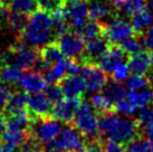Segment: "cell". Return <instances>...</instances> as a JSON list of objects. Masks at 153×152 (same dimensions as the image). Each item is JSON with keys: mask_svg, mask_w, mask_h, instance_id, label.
<instances>
[{"mask_svg": "<svg viewBox=\"0 0 153 152\" xmlns=\"http://www.w3.org/2000/svg\"><path fill=\"white\" fill-rule=\"evenodd\" d=\"M22 89L28 93H40L48 89V82L46 80L45 76L42 73H38L36 71L28 69L20 80Z\"/></svg>", "mask_w": 153, "mask_h": 152, "instance_id": "16", "label": "cell"}, {"mask_svg": "<svg viewBox=\"0 0 153 152\" xmlns=\"http://www.w3.org/2000/svg\"><path fill=\"white\" fill-rule=\"evenodd\" d=\"M68 26L73 31L79 33L89 19L88 0H75L68 2L64 7Z\"/></svg>", "mask_w": 153, "mask_h": 152, "instance_id": "6", "label": "cell"}, {"mask_svg": "<svg viewBox=\"0 0 153 152\" xmlns=\"http://www.w3.org/2000/svg\"><path fill=\"white\" fill-rule=\"evenodd\" d=\"M53 18L51 13L36 9L29 15L28 25L19 35V39L33 47H42L53 42Z\"/></svg>", "mask_w": 153, "mask_h": 152, "instance_id": "2", "label": "cell"}, {"mask_svg": "<svg viewBox=\"0 0 153 152\" xmlns=\"http://www.w3.org/2000/svg\"><path fill=\"white\" fill-rule=\"evenodd\" d=\"M85 140L73 124H66L58 136L51 144L64 152H78L84 145Z\"/></svg>", "mask_w": 153, "mask_h": 152, "instance_id": "7", "label": "cell"}, {"mask_svg": "<svg viewBox=\"0 0 153 152\" xmlns=\"http://www.w3.org/2000/svg\"><path fill=\"white\" fill-rule=\"evenodd\" d=\"M144 46L153 51V25L149 28V30L144 34Z\"/></svg>", "mask_w": 153, "mask_h": 152, "instance_id": "45", "label": "cell"}, {"mask_svg": "<svg viewBox=\"0 0 153 152\" xmlns=\"http://www.w3.org/2000/svg\"><path fill=\"white\" fill-rule=\"evenodd\" d=\"M152 85V77L146 75H133L128 76L126 80V86L131 91L145 89Z\"/></svg>", "mask_w": 153, "mask_h": 152, "instance_id": "31", "label": "cell"}, {"mask_svg": "<svg viewBox=\"0 0 153 152\" xmlns=\"http://www.w3.org/2000/svg\"><path fill=\"white\" fill-rule=\"evenodd\" d=\"M114 109L120 113L126 114V115L134 114L137 111V109L132 104V102L126 96L119 100L116 103H114Z\"/></svg>", "mask_w": 153, "mask_h": 152, "instance_id": "37", "label": "cell"}, {"mask_svg": "<svg viewBox=\"0 0 153 152\" xmlns=\"http://www.w3.org/2000/svg\"><path fill=\"white\" fill-rule=\"evenodd\" d=\"M78 34L81 35L85 40H88L91 38H94L102 34V28H101V25L98 22L89 19L87 21V24L82 28V30Z\"/></svg>", "mask_w": 153, "mask_h": 152, "instance_id": "34", "label": "cell"}, {"mask_svg": "<svg viewBox=\"0 0 153 152\" xmlns=\"http://www.w3.org/2000/svg\"><path fill=\"white\" fill-rule=\"evenodd\" d=\"M81 73L86 83V89L91 93L101 91L108 82L106 73L96 64H85Z\"/></svg>", "mask_w": 153, "mask_h": 152, "instance_id": "12", "label": "cell"}, {"mask_svg": "<svg viewBox=\"0 0 153 152\" xmlns=\"http://www.w3.org/2000/svg\"><path fill=\"white\" fill-rule=\"evenodd\" d=\"M66 76H68L67 58L63 59L55 65H53L45 73V78L48 82V84H59Z\"/></svg>", "mask_w": 153, "mask_h": 152, "instance_id": "24", "label": "cell"}, {"mask_svg": "<svg viewBox=\"0 0 153 152\" xmlns=\"http://www.w3.org/2000/svg\"><path fill=\"white\" fill-rule=\"evenodd\" d=\"M142 36L140 35H132L128 37L124 38L122 40L119 42V45L123 48L125 53L130 55H135L140 51H143V47H144V40L141 42L140 38Z\"/></svg>", "mask_w": 153, "mask_h": 152, "instance_id": "27", "label": "cell"}, {"mask_svg": "<svg viewBox=\"0 0 153 152\" xmlns=\"http://www.w3.org/2000/svg\"><path fill=\"white\" fill-rule=\"evenodd\" d=\"M112 6L114 7L115 10H122L125 4V1L126 0H110Z\"/></svg>", "mask_w": 153, "mask_h": 152, "instance_id": "47", "label": "cell"}, {"mask_svg": "<svg viewBox=\"0 0 153 152\" xmlns=\"http://www.w3.org/2000/svg\"><path fill=\"white\" fill-rule=\"evenodd\" d=\"M149 57H150V63H151V66L153 67V51H151Z\"/></svg>", "mask_w": 153, "mask_h": 152, "instance_id": "51", "label": "cell"}, {"mask_svg": "<svg viewBox=\"0 0 153 152\" xmlns=\"http://www.w3.org/2000/svg\"><path fill=\"white\" fill-rule=\"evenodd\" d=\"M36 4H37L38 9L53 13L59 9L64 8L66 2L65 0H36Z\"/></svg>", "mask_w": 153, "mask_h": 152, "instance_id": "35", "label": "cell"}, {"mask_svg": "<svg viewBox=\"0 0 153 152\" xmlns=\"http://www.w3.org/2000/svg\"><path fill=\"white\" fill-rule=\"evenodd\" d=\"M150 152H153V148H152V149H151V150H150Z\"/></svg>", "mask_w": 153, "mask_h": 152, "instance_id": "53", "label": "cell"}, {"mask_svg": "<svg viewBox=\"0 0 153 152\" xmlns=\"http://www.w3.org/2000/svg\"><path fill=\"white\" fill-rule=\"evenodd\" d=\"M9 8L6 6V4L0 0V19H6L7 18V15H8Z\"/></svg>", "mask_w": 153, "mask_h": 152, "instance_id": "46", "label": "cell"}, {"mask_svg": "<svg viewBox=\"0 0 153 152\" xmlns=\"http://www.w3.org/2000/svg\"><path fill=\"white\" fill-rule=\"evenodd\" d=\"M54 103L49 100L47 94L44 92L33 93L29 95L27 109L33 118H48L51 116Z\"/></svg>", "mask_w": 153, "mask_h": 152, "instance_id": "14", "label": "cell"}, {"mask_svg": "<svg viewBox=\"0 0 153 152\" xmlns=\"http://www.w3.org/2000/svg\"><path fill=\"white\" fill-rule=\"evenodd\" d=\"M146 9H148V0H126L122 10L128 16H133L135 13L144 11Z\"/></svg>", "mask_w": 153, "mask_h": 152, "instance_id": "33", "label": "cell"}, {"mask_svg": "<svg viewBox=\"0 0 153 152\" xmlns=\"http://www.w3.org/2000/svg\"><path fill=\"white\" fill-rule=\"evenodd\" d=\"M98 129L102 136L124 144L140 134V123L136 118H121L114 111L100 114Z\"/></svg>", "mask_w": 153, "mask_h": 152, "instance_id": "1", "label": "cell"}, {"mask_svg": "<svg viewBox=\"0 0 153 152\" xmlns=\"http://www.w3.org/2000/svg\"><path fill=\"white\" fill-rule=\"evenodd\" d=\"M101 28H102V34L108 39L111 44H115L124 38L135 34L130 22L117 17L112 19L106 24L101 25Z\"/></svg>", "mask_w": 153, "mask_h": 152, "instance_id": "11", "label": "cell"}, {"mask_svg": "<svg viewBox=\"0 0 153 152\" xmlns=\"http://www.w3.org/2000/svg\"><path fill=\"white\" fill-rule=\"evenodd\" d=\"M38 56V49L18 39L0 55V65H17L22 69H31Z\"/></svg>", "mask_w": 153, "mask_h": 152, "instance_id": "3", "label": "cell"}, {"mask_svg": "<svg viewBox=\"0 0 153 152\" xmlns=\"http://www.w3.org/2000/svg\"><path fill=\"white\" fill-rule=\"evenodd\" d=\"M82 97H66L54 104L51 116L65 124H73L77 112L81 107Z\"/></svg>", "mask_w": 153, "mask_h": 152, "instance_id": "8", "label": "cell"}, {"mask_svg": "<svg viewBox=\"0 0 153 152\" xmlns=\"http://www.w3.org/2000/svg\"><path fill=\"white\" fill-rule=\"evenodd\" d=\"M39 57L44 59L47 64H49L51 66L57 64L58 62L65 59V55L63 51H60L59 46L56 40L54 42H49L48 44L44 45V46L38 48Z\"/></svg>", "mask_w": 153, "mask_h": 152, "instance_id": "20", "label": "cell"}, {"mask_svg": "<svg viewBox=\"0 0 153 152\" xmlns=\"http://www.w3.org/2000/svg\"><path fill=\"white\" fill-rule=\"evenodd\" d=\"M152 148H153V147H152Z\"/></svg>", "mask_w": 153, "mask_h": 152, "instance_id": "54", "label": "cell"}, {"mask_svg": "<svg viewBox=\"0 0 153 152\" xmlns=\"http://www.w3.org/2000/svg\"><path fill=\"white\" fill-rule=\"evenodd\" d=\"M78 152H103L101 141L92 142V143H86Z\"/></svg>", "mask_w": 153, "mask_h": 152, "instance_id": "43", "label": "cell"}, {"mask_svg": "<svg viewBox=\"0 0 153 152\" xmlns=\"http://www.w3.org/2000/svg\"><path fill=\"white\" fill-rule=\"evenodd\" d=\"M126 97L132 102V104L136 109H143L151 104L153 101V93L149 89H140V91H130L126 94Z\"/></svg>", "mask_w": 153, "mask_h": 152, "instance_id": "26", "label": "cell"}, {"mask_svg": "<svg viewBox=\"0 0 153 152\" xmlns=\"http://www.w3.org/2000/svg\"><path fill=\"white\" fill-rule=\"evenodd\" d=\"M72 1H75V0H65L66 4H67V2H72Z\"/></svg>", "mask_w": 153, "mask_h": 152, "instance_id": "52", "label": "cell"}, {"mask_svg": "<svg viewBox=\"0 0 153 152\" xmlns=\"http://www.w3.org/2000/svg\"><path fill=\"white\" fill-rule=\"evenodd\" d=\"M128 66L132 74L134 75H146L149 73L150 57L146 51H140L135 55H130L128 57Z\"/></svg>", "mask_w": 153, "mask_h": 152, "instance_id": "19", "label": "cell"}, {"mask_svg": "<svg viewBox=\"0 0 153 152\" xmlns=\"http://www.w3.org/2000/svg\"><path fill=\"white\" fill-rule=\"evenodd\" d=\"M116 18V10L112 6L111 1L94 0L89 4V19L98 24H106Z\"/></svg>", "mask_w": 153, "mask_h": 152, "instance_id": "15", "label": "cell"}, {"mask_svg": "<svg viewBox=\"0 0 153 152\" xmlns=\"http://www.w3.org/2000/svg\"><path fill=\"white\" fill-rule=\"evenodd\" d=\"M103 152H125V145L115 140L107 139L104 142H101Z\"/></svg>", "mask_w": 153, "mask_h": 152, "instance_id": "38", "label": "cell"}, {"mask_svg": "<svg viewBox=\"0 0 153 152\" xmlns=\"http://www.w3.org/2000/svg\"><path fill=\"white\" fill-rule=\"evenodd\" d=\"M28 20H29L28 15L22 13H17V11H11V10L8 13L7 18H6L9 29L19 35L22 34V31L25 30L26 27H27Z\"/></svg>", "mask_w": 153, "mask_h": 152, "instance_id": "25", "label": "cell"}, {"mask_svg": "<svg viewBox=\"0 0 153 152\" xmlns=\"http://www.w3.org/2000/svg\"><path fill=\"white\" fill-rule=\"evenodd\" d=\"M143 134L145 139L149 140V142L153 147V120L143 124Z\"/></svg>", "mask_w": 153, "mask_h": 152, "instance_id": "44", "label": "cell"}, {"mask_svg": "<svg viewBox=\"0 0 153 152\" xmlns=\"http://www.w3.org/2000/svg\"><path fill=\"white\" fill-rule=\"evenodd\" d=\"M91 104L94 107V110L97 113H107V112H113L114 109V103L111 101L110 98L105 94H95L91 98Z\"/></svg>", "mask_w": 153, "mask_h": 152, "instance_id": "29", "label": "cell"}, {"mask_svg": "<svg viewBox=\"0 0 153 152\" xmlns=\"http://www.w3.org/2000/svg\"><path fill=\"white\" fill-rule=\"evenodd\" d=\"M24 69L17 65H0V83L15 85L20 83Z\"/></svg>", "mask_w": 153, "mask_h": 152, "instance_id": "22", "label": "cell"}, {"mask_svg": "<svg viewBox=\"0 0 153 152\" xmlns=\"http://www.w3.org/2000/svg\"><path fill=\"white\" fill-rule=\"evenodd\" d=\"M56 42L68 58H78V56L83 54L85 47V39L76 31H67L56 38Z\"/></svg>", "mask_w": 153, "mask_h": 152, "instance_id": "9", "label": "cell"}, {"mask_svg": "<svg viewBox=\"0 0 153 152\" xmlns=\"http://www.w3.org/2000/svg\"><path fill=\"white\" fill-rule=\"evenodd\" d=\"M28 100H29V93L26 92L25 89L15 91L9 97L7 104L2 110L4 111L2 113L4 114V116H9L16 112L25 110V109H27Z\"/></svg>", "mask_w": 153, "mask_h": 152, "instance_id": "18", "label": "cell"}, {"mask_svg": "<svg viewBox=\"0 0 153 152\" xmlns=\"http://www.w3.org/2000/svg\"><path fill=\"white\" fill-rule=\"evenodd\" d=\"M7 127V120L4 113H0V134H2Z\"/></svg>", "mask_w": 153, "mask_h": 152, "instance_id": "48", "label": "cell"}, {"mask_svg": "<svg viewBox=\"0 0 153 152\" xmlns=\"http://www.w3.org/2000/svg\"><path fill=\"white\" fill-rule=\"evenodd\" d=\"M0 152H16V151H15V150H13V149L7 148V147H4V144L0 143Z\"/></svg>", "mask_w": 153, "mask_h": 152, "instance_id": "50", "label": "cell"}, {"mask_svg": "<svg viewBox=\"0 0 153 152\" xmlns=\"http://www.w3.org/2000/svg\"><path fill=\"white\" fill-rule=\"evenodd\" d=\"M19 152H44V147L30 133L26 141L19 148Z\"/></svg>", "mask_w": 153, "mask_h": 152, "instance_id": "36", "label": "cell"}, {"mask_svg": "<svg viewBox=\"0 0 153 152\" xmlns=\"http://www.w3.org/2000/svg\"><path fill=\"white\" fill-rule=\"evenodd\" d=\"M110 46L111 42H108V39L103 34L98 35L96 37L86 40L83 54L78 59L81 63L84 64H96L98 58L108 49Z\"/></svg>", "mask_w": 153, "mask_h": 152, "instance_id": "10", "label": "cell"}, {"mask_svg": "<svg viewBox=\"0 0 153 152\" xmlns=\"http://www.w3.org/2000/svg\"><path fill=\"white\" fill-rule=\"evenodd\" d=\"M128 73H130V69H128V64L122 63L115 67V69L112 73V76H113V80H114L123 82V80H128Z\"/></svg>", "mask_w": 153, "mask_h": 152, "instance_id": "40", "label": "cell"}, {"mask_svg": "<svg viewBox=\"0 0 153 152\" xmlns=\"http://www.w3.org/2000/svg\"><path fill=\"white\" fill-rule=\"evenodd\" d=\"M152 144L143 135H137L125 145V152H150Z\"/></svg>", "mask_w": 153, "mask_h": 152, "instance_id": "32", "label": "cell"}, {"mask_svg": "<svg viewBox=\"0 0 153 152\" xmlns=\"http://www.w3.org/2000/svg\"><path fill=\"white\" fill-rule=\"evenodd\" d=\"M44 152H64V151L58 148H56L54 145H51V143H48L46 144V148L44 149Z\"/></svg>", "mask_w": 153, "mask_h": 152, "instance_id": "49", "label": "cell"}, {"mask_svg": "<svg viewBox=\"0 0 153 152\" xmlns=\"http://www.w3.org/2000/svg\"><path fill=\"white\" fill-rule=\"evenodd\" d=\"M104 94H105L113 103H116L119 100L126 96L128 93H126V91H125V87L121 84V82H117V80H110V82H107L106 85L104 86Z\"/></svg>", "mask_w": 153, "mask_h": 152, "instance_id": "28", "label": "cell"}, {"mask_svg": "<svg viewBox=\"0 0 153 152\" xmlns=\"http://www.w3.org/2000/svg\"><path fill=\"white\" fill-rule=\"evenodd\" d=\"M11 93H13V91H11L10 86L0 83V110H4Z\"/></svg>", "mask_w": 153, "mask_h": 152, "instance_id": "41", "label": "cell"}, {"mask_svg": "<svg viewBox=\"0 0 153 152\" xmlns=\"http://www.w3.org/2000/svg\"><path fill=\"white\" fill-rule=\"evenodd\" d=\"M140 124H144L146 122H150L153 120V109L152 107H143L137 114V118H136Z\"/></svg>", "mask_w": 153, "mask_h": 152, "instance_id": "42", "label": "cell"}, {"mask_svg": "<svg viewBox=\"0 0 153 152\" xmlns=\"http://www.w3.org/2000/svg\"><path fill=\"white\" fill-rule=\"evenodd\" d=\"M60 131H62L60 121L54 118L53 116L35 118L30 127L31 135L43 145L54 141L58 136Z\"/></svg>", "mask_w": 153, "mask_h": 152, "instance_id": "5", "label": "cell"}, {"mask_svg": "<svg viewBox=\"0 0 153 152\" xmlns=\"http://www.w3.org/2000/svg\"><path fill=\"white\" fill-rule=\"evenodd\" d=\"M73 125L79 131L85 143L98 142L100 141V129H98L97 112L94 110L91 103L83 102L77 112Z\"/></svg>", "mask_w": 153, "mask_h": 152, "instance_id": "4", "label": "cell"}, {"mask_svg": "<svg viewBox=\"0 0 153 152\" xmlns=\"http://www.w3.org/2000/svg\"><path fill=\"white\" fill-rule=\"evenodd\" d=\"M131 17V25L133 27V30L136 35H140V36H143L145 30L151 27L153 24V15L148 9L139 13H135Z\"/></svg>", "mask_w": 153, "mask_h": 152, "instance_id": "23", "label": "cell"}, {"mask_svg": "<svg viewBox=\"0 0 153 152\" xmlns=\"http://www.w3.org/2000/svg\"><path fill=\"white\" fill-rule=\"evenodd\" d=\"M9 10L30 15L37 9L36 0H10L9 1Z\"/></svg>", "mask_w": 153, "mask_h": 152, "instance_id": "30", "label": "cell"}, {"mask_svg": "<svg viewBox=\"0 0 153 152\" xmlns=\"http://www.w3.org/2000/svg\"><path fill=\"white\" fill-rule=\"evenodd\" d=\"M46 91L47 96L49 97V100L54 104L58 103L64 98V93H63V89H62L59 84H51Z\"/></svg>", "mask_w": 153, "mask_h": 152, "instance_id": "39", "label": "cell"}, {"mask_svg": "<svg viewBox=\"0 0 153 152\" xmlns=\"http://www.w3.org/2000/svg\"><path fill=\"white\" fill-rule=\"evenodd\" d=\"M59 85L63 89L64 96L66 97H82L87 89L83 76L79 75L66 76Z\"/></svg>", "mask_w": 153, "mask_h": 152, "instance_id": "17", "label": "cell"}, {"mask_svg": "<svg viewBox=\"0 0 153 152\" xmlns=\"http://www.w3.org/2000/svg\"><path fill=\"white\" fill-rule=\"evenodd\" d=\"M29 134L30 130L29 131H15V130L6 129L4 133L0 134V143L9 149L16 150L22 147V144L25 142Z\"/></svg>", "mask_w": 153, "mask_h": 152, "instance_id": "21", "label": "cell"}, {"mask_svg": "<svg viewBox=\"0 0 153 152\" xmlns=\"http://www.w3.org/2000/svg\"><path fill=\"white\" fill-rule=\"evenodd\" d=\"M126 56L128 55L120 45L111 44L108 49L98 58L96 65L102 68L106 74H112L117 65L124 63Z\"/></svg>", "mask_w": 153, "mask_h": 152, "instance_id": "13", "label": "cell"}]
</instances>
